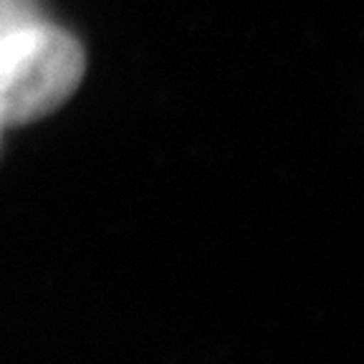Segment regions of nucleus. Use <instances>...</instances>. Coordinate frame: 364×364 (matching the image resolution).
<instances>
[{"label":"nucleus","mask_w":364,"mask_h":364,"mask_svg":"<svg viewBox=\"0 0 364 364\" xmlns=\"http://www.w3.org/2000/svg\"><path fill=\"white\" fill-rule=\"evenodd\" d=\"M84 51L71 33L26 23L0 36V127L56 109L79 86Z\"/></svg>","instance_id":"1"}]
</instances>
